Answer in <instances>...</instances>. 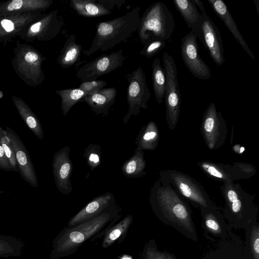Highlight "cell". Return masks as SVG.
<instances>
[{"label":"cell","mask_w":259,"mask_h":259,"mask_svg":"<svg viewBox=\"0 0 259 259\" xmlns=\"http://www.w3.org/2000/svg\"><path fill=\"white\" fill-rule=\"evenodd\" d=\"M149 203L152 211L162 223L172 227L187 238L197 241L191 209L170 185L156 181L151 189Z\"/></svg>","instance_id":"6da1fadb"},{"label":"cell","mask_w":259,"mask_h":259,"mask_svg":"<svg viewBox=\"0 0 259 259\" xmlns=\"http://www.w3.org/2000/svg\"><path fill=\"white\" fill-rule=\"evenodd\" d=\"M120 210L116 205L90 221L62 229L54 239L50 253L51 259L71 255L87 240L102 231L113 221L119 219Z\"/></svg>","instance_id":"7a4b0ae2"},{"label":"cell","mask_w":259,"mask_h":259,"mask_svg":"<svg viewBox=\"0 0 259 259\" xmlns=\"http://www.w3.org/2000/svg\"><path fill=\"white\" fill-rule=\"evenodd\" d=\"M140 8L136 7L125 15L100 22L91 47L83 53L89 56L98 51H107L120 42H125L138 30Z\"/></svg>","instance_id":"3957f363"},{"label":"cell","mask_w":259,"mask_h":259,"mask_svg":"<svg viewBox=\"0 0 259 259\" xmlns=\"http://www.w3.org/2000/svg\"><path fill=\"white\" fill-rule=\"evenodd\" d=\"M220 189L224 199L222 213L231 229H244L252 220L257 219L258 209L253 197L239 184L227 181Z\"/></svg>","instance_id":"277c9868"},{"label":"cell","mask_w":259,"mask_h":259,"mask_svg":"<svg viewBox=\"0 0 259 259\" xmlns=\"http://www.w3.org/2000/svg\"><path fill=\"white\" fill-rule=\"evenodd\" d=\"M175 28L173 14L165 4L158 2L150 5L140 18L138 33L144 45L152 37L170 41Z\"/></svg>","instance_id":"5b68a950"},{"label":"cell","mask_w":259,"mask_h":259,"mask_svg":"<svg viewBox=\"0 0 259 259\" xmlns=\"http://www.w3.org/2000/svg\"><path fill=\"white\" fill-rule=\"evenodd\" d=\"M12 66L19 77L29 87L40 85L45 80L42 63L46 58L30 45L17 41L14 49Z\"/></svg>","instance_id":"8992f818"},{"label":"cell","mask_w":259,"mask_h":259,"mask_svg":"<svg viewBox=\"0 0 259 259\" xmlns=\"http://www.w3.org/2000/svg\"><path fill=\"white\" fill-rule=\"evenodd\" d=\"M159 181L170 185L181 196L197 207H206L213 203L198 182L182 172L163 170L160 172Z\"/></svg>","instance_id":"52a82bcc"},{"label":"cell","mask_w":259,"mask_h":259,"mask_svg":"<svg viewBox=\"0 0 259 259\" xmlns=\"http://www.w3.org/2000/svg\"><path fill=\"white\" fill-rule=\"evenodd\" d=\"M164 70L166 76L164 100L166 120L168 128L173 130L179 121L181 97L179 89L177 69L174 58L168 53L163 54Z\"/></svg>","instance_id":"ba28073f"},{"label":"cell","mask_w":259,"mask_h":259,"mask_svg":"<svg viewBox=\"0 0 259 259\" xmlns=\"http://www.w3.org/2000/svg\"><path fill=\"white\" fill-rule=\"evenodd\" d=\"M64 23L63 18L57 9L42 14L36 21L24 28L18 36L28 42L50 41L60 33Z\"/></svg>","instance_id":"9c48e42d"},{"label":"cell","mask_w":259,"mask_h":259,"mask_svg":"<svg viewBox=\"0 0 259 259\" xmlns=\"http://www.w3.org/2000/svg\"><path fill=\"white\" fill-rule=\"evenodd\" d=\"M128 87L127 89V102L128 110L123 122L126 123L132 115H138L141 108L147 109V102L151 94L147 87L145 72L141 67L128 74L127 76Z\"/></svg>","instance_id":"30bf717a"},{"label":"cell","mask_w":259,"mask_h":259,"mask_svg":"<svg viewBox=\"0 0 259 259\" xmlns=\"http://www.w3.org/2000/svg\"><path fill=\"white\" fill-rule=\"evenodd\" d=\"M202 138L209 149H217L223 146L228 134L227 123L221 111H218L214 103L205 110L200 126Z\"/></svg>","instance_id":"8fae6325"},{"label":"cell","mask_w":259,"mask_h":259,"mask_svg":"<svg viewBox=\"0 0 259 259\" xmlns=\"http://www.w3.org/2000/svg\"><path fill=\"white\" fill-rule=\"evenodd\" d=\"M198 165L208 176L223 182L247 179L256 172L252 164L242 162L225 164L202 160Z\"/></svg>","instance_id":"7c38bea8"},{"label":"cell","mask_w":259,"mask_h":259,"mask_svg":"<svg viewBox=\"0 0 259 259\" xmlns=\"http://www.w3.org/2000/svg\"><path fill=\"white\" fill-rule=\"evenodd\" d=\"M125 59L122 50L102 55L79 68L76 76L82 82L96 80L120 68Z\"/></svg>","instance_id":"4fadbf2b"},{"label":"cell","mask_w":259,"mask_h":259,"mask_svg":"<svg viewBox=\"0 0 259 259\" xmlns=\"http://www.w3.org/2000/svg\"><path fill=\"white\" fill-rule=\"evenodd\" d=\"M197 35L192 31L182 38L181 54L183 62L194 77L207 80L211 76V70L199 55Z\"/></svg>","instance_id":"5bb4252c"},{"label":"cell","mask_w":259,"mask_h":259,"mask_svg":"<svg viewBox=\"0 0 259 259\" xmlns=\"http://www.w3.org/2000/svg\"><path fill=\"white\" fill-rule=\"evenodd\" d=\"M200 210L202 228L208 239L218 242L237 236L232 231L222 213L213 203L208 207L200 208Z\"/></svg>","instance_id":"9a60e30c"},{"label":"cell","mask_w":259,"mask_h":259,"mask_svg":"<svg viewBox=\"0 0 259 259\" xmlns=\"http://www.w3.org/2000/svg\"><path fill=\"white\" fill-rule=\"evenodd\" d=\"M203 20L201 27L199 39L207 50L213 62L222 66L225 62L223 41L218 27L207 14L206 11L202 12Z\"/></svg>","instance_id":"2e32d148"},{"label":"cell","mask_w":259,"mask_h":259,"mask_svg":"<svg viewBox=\"0 0 259 259\" xmlns=\"http://www.w3.org/2000/svg\"><path fill=\"white\" fill-rule=\"evenodd\" d=\"M6 132L11 142L20 176L31 186L36 188L38 186L37 175L28 151L17 133L12 128L6 126Z\"/></svg>","instance_id":"e0dca14e"},{"label":"cell","mask_w":259,"mask_h":259,"mask_svg":"<svg viewBox=\"0 0 259 259\" xmlns=\"http://www.w3.org/2000/svg\"><path fill=\"white\" fill-rule=\"evenodd\" d=\"M69 153V146L64 147L55 154L52 162L53 173L57 188L65 195L70 194L72 190L70 177L73 166Z\"/></svg>","instance_id":"ac0fdd59"},{"label":"cell","mask_w":259,"mask_h":259,"mask_svg":"<svg viewBox=\"0 0 259 259\" xmlns=\"http://www.w3.org/2000/svg\"><path fill=\"white\" fill-rule=\"evenodd\" d=\"M41 12L18 14L0 17V43L6 45L18 36L21 31L28 25L36 21Z\"/></svg>","instance_id":"d6986e66"},{"label":"cell","mask_w":259,"mask_h":259,"mask_svg":"<svg viewBox=\"0 0 259 259\" xmlns=\"http://www.w3.org/2000/svg\"><path fill=\"white\" fill-rule=\"evenodd\" d=\"M116 204L114 195L107 192L98 196L87 204L68 221L67 227H72L94 219Z\"/></svg>","instance_id":"ffe728a7"},{"label":"cell","mask_w":259,"mask_h":259,"mask_svg":"<svg viewBox=\"0 0 259 259\" xmlns=\"http://www.w3.org/2000/svg\"><path fill=\"white\" fill-rule=\"evenodd\" d=\"M53 3L52 0H11L0 2V17L32 12H41Z\"/></svg>","instance_id":"44dd1931"},{"label":"cell","mask_w":259,"mask_h":259,"mask_svg":"<svg viewBox=\"0 0 259 259\" xmlns=\"http://www.w3.org/2000/svg\"><path fill=\"white\" fill-rule=\"evenodd\" d=\"M199 259H246L243 250V244L238 236L221 239L218 245L210 250Z\"/></svg>","instance_id":"7402d4cb"},{"label":"cell","mask_w":259,"mask_h":259,"mask_svg":"<svg viewBox=\"0 0 259 259\" xmlns=\"http://www.w3.org/2000/svg\"><path fill=\"white\" fill-rule=\"evenodd\" d=\"M116 94L115 88H103L96 93L85 96L79 102L86 103L96 115L105 116L114 104Z\"/></svg>","instance_id":"603a6c76"},{"label":"cell","mask_w":259,"mask_h":259,"mask_svg":"<svg viewBox=\"0 0 259 259\" xmlns=\"http://www.w3.org/2000/svg\"><path fill=\"white\" fill-rule=\"evenodd\" d=\"M207 2L244 50L252 59L254 60V55L240 33L226 4L222 0H207Z\"/></svg>","instance_id":"cb8c5ba5"},{"label":"cell","mask_w":259,"mask_h":259,"mask_svg":"<svg viewBox=\"0 0 259 259\" xmlns=\"http://www.w3.org/2000/svg\"><path fill=\"white\" fill-rule=\"evenodd\" d=\"M174 5L189 28L199 38L203 16L193 0H173Z\"/></svg>","instance_id":"d4e9b609"},{"label":"cell","mask_w":259,"mask_h":259,"mask_svg":"<svg viewBox=\"0 0 259 259\" xmlns=\"http://www.w3.org/2000/svg\"><path fill=\"white\" fill-rule=\"evenodd\" d=\"M133 222V215L128 214L108 229L103 236L102 247L107 248L116 242L120 244L123 242L127 235Z\"/></svg>","instance_id":"484cf974"},{"label":"cell","mask_w":259,"mask_h":259,"mask_svg":"<svg viewBox=\"0 0 259 259\" xmlns=\"http://www.w3.org/2000/svg\"><path fill=\"white\" fill-rule=\"evenodd\" d=\"M12 100L28 127L38 138L42 140L44 132L36 115L21 98L13 95L12 96Z\"/></svg>","instance_id":"4316f807"},{"label":"cell","mask_w":259,"mask_h":259,"mask_svg":"<svg viewBox=\"0 0 259 259\" xmlns=\"http://www.w3.org/2000/svg\"><path fill=\"white\" fill-rule=\"evenodd\" d=\"M245 232L244 253L246 259H259V223L252 220L244 229Z\"/></svg>","instance_id":"83f0119b"},{"label":"cell","mask_w":259,"mask_h":259,"mask_svg":"<svg viewBox=\"0 0 259 259\" xmlns=\"http://www.w3.org/2000/svg\"><path fill=\"white\" fill-rule=\"evenodd\" d=\"M81 51V46L76 41V36L70 35L66 39L58 56V64L64 68L71 67L79 61Z\"/></svg>","instance_id":"f1b7e54d"},{"label":"cell","mask_w":259,"mask_h":259,"mask_svg":"<svg viewBox=\"0 0 259 259\" xmlns=\"http://www.w3.org/2000/svg\"><path fill=\"white\" fill-rule=\"evenodd\" d=\"M70 5L77 14L85 17H98L109 15L112 10L95 0H70Z\"/></svg>","instance_id":"f546056e"},{"label":"cell","mask_w":259,"mask_h":259,"mask_svg":"<svg viewBox=\"0 0 259 259\" xmlns=\"http://www.w3.org/2000/svg\"><path fill=\"white\" fill-rule=\"evenodd\" d=\"M159 134L156 123L149 121L142 127L136 139V144L142 150H153L158 145Z\"/></svg>","instance_id":"4dcf8cb0"},{"label":"cell","mask_w":259,"mask_h":259,"mask_svg":"<svg viewBox=\"0 0 259 259\" xmlns=\"http://www.w3.org/2000/svg\"><path fill=\"white\" fill-rule=\"evenodd\" d=\"M145 167L143 150L137 147L133 156L124 162L121 170L126 177L137 178L145 175Z\"/></svg>","instance_id":"1f68e13d"},{"label":"cell","mask_w":259,"mask_h":259,"mask_svg":"<svg viewBox=\"0 0 259 259\" xmlns=\"http://www.w3.org/2000/svg\"><path fill=\"white\" fill-rule=\"evenodd\" d=\"M152 78L154 94L157 102L161 104L164 97L166 87L165 71L161 65L159 58H155L152 63Z\"/></svg>","instance_id":"d6a6232c"},{"label":"cell","mask_w":259,"mask_h":259,"mask_svg":"<svg viewBox=\"0 0 259 259\" xmlns=\"http://www.w3.org/2000/svg\"><path fill=\"white\" fill-rule=\"evenodd\" d=\"M24 247V243L13 236L0 234V257L20 256Z\"/></svg>","instance_id":"836d02e7"},{"label":"cell","mask_w":259,"mask_h":259,"mask_svg":"<svg viewBox=\"0 0 259 259\" xmlns=\"http://www.w3.org/2000/svg\"><path fill=\"white\" fill-rule=\"evenodd\" d=\"M55 92L61 98V107L64 116L76 103L87 96V94L79 88L57 90Z\"/></svg>","instance_id":"e575fe53"},{"label":"cell","mask_w":259,"mask_h":259,"mask_svg":"<svg viewBox=\"0 0 259 259\" xmlns=\"http://www.w3.org/2000/svg\"><path fill=\"white\" fill-rule=\"evenodd\" d=\"M139 259H179L167 251L159 250L155 240L150 239L144 245Z\"/></svg>","instance_id":"d590c367"},{"label":"cell","mask_w":259,"mask_h":259,"mask_svg":"<svg viewBox=\"0 0 259 259\" xmlns=\"http://www.w3.org/2000/svg\"><path fill=\"white\" fill-rule=\"evenodd\" d=\"M166 46V41L160 37H152L144 45L141 55L150 58L162 50Z\"/></svg>","instance_id":"8d00e7d4"},{"label":"cell","mask_w":259,"mask_h":259,"mask_svg":"<svg viewBox=\"0 0 259 259\" xmlns=\"http://www.w3.org/2000/svg\"><path fill=\"white\" fill-rule=\"evenodd\" d=\"M101 147L96 144H90L85 149L83 157L87 159L91 171L101 163Z\"/></svg>","instance_id":"74e56055"},{"label":"cell","mask_w":259,"mask_h":259,"mask_svg":"<svg viewBox=\"0 0 259 259\" xmlns=\"http://www.w3.org/2000/svg\"><path fill=\"white\" fill-rule=\"evenodd\" d=\"M5 153L15 171H19L18 163L15 156L11 142L7 136L6 130H2L0 140Z\"/></svg>","instance_id":"f35d334b"},{"label":"cell","mask_w":259,"mask_h":259,"mask_svg":"<svg viewBox=\"0 0 259 259\" xmlns=\"http://www.w3.org/2000/svg\"><path fill=\"white\" fill-rule=\"evenodd\" d=\"M107 85L104 80H94L82 82L79 88L85 92L87 95H92Z\"/></svg>","instance_id":"ab89813d"},{"label":"cell","mask_w":259,"mask_h":259,"mask_svg":"<svg viewBox=\"0 0 259 259\" xmlns=\"http://www.w3.org/2000/svg\"><path fill=\"white\" fill-rule=\"evenodd\" d=\"M2 128L0 125V140ZM0 168L7 171H14L13 166L10 164L4 150L0 142Z\"/></svg>","instance_id":"60d3db41"},{"label":"cell","mask_w":259,"mask_h":259,"mask_svg":"<svg viewBox=\"0 0 259 259\" xmlns=\"http://www.w3.org/2000/svg\"><path fill=\"white\" fill-rule=\"evenodd\" d=\"M98 1L111 10L114 9L115 6L120 8L125 2L124 0H98Z\"/></svg>","instance_id":"b9f144b4"},{"label":"cell","mask_w":259,"mask_h":259,"mask_svg":"<svg viewBox=\"0 0 259 259\" xmlns=\"http://www.w3.org/2000/svg\"><path fill=\"white\" fill-rule=\"evenodd\" d=\"M196 6H198L201 12L205 11V9L203 3L200 0H193Z\"/></svg>","instance_id":"7bdbcfd3"},{"label":"cell","mask_w":259,"mask_h":259,"mask_svg":"<svg viewBox=\"0 0 259 259\" xmlns=\"http://www.w3.org/2000/svg\"><path fill=\"white\" fill-rule=\"evenodd\" d=\"M256 10L257 11V14L259 16V1L258 0H254L253 1Z\"/></svg>","instance_id":"ee69618b"},{"label":"cell","mask_w":259,"mask_h":259,"mask_svg":"<svg viewBox=\"0 0 259 259\" xmlns=\"http://www.w3.org/2000/svg\"><path fill=\"white\" fill-rule=\"evenodd\" d=\"M4 96L3 93L2 91H0V99H2Z\"/></svg>","instance_id":"f6af8a7d"},{"label":"cell","mask_w":259,"mask_h":259,"mask_svg":"<svg viewBox=\"0 0 259 259\" xmlns=\"http://www.w3.org/2000/svg\"><path fill=\"white\" fill-rule=\"evenodd\" d=\"M115 259H120L119 257H116Z\"/></svg>","instance_id":"bcb514c9"}]
</instances>
